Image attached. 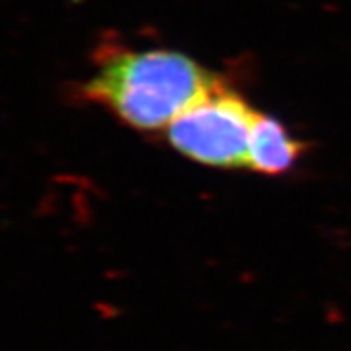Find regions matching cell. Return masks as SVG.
<instances>
[{"label":"cell","instance_id":"6da1fadb","mask_svg":"<svg viewBox=\"0 0 351 351\" xmlns=\"http://www.w3.org/2000/svg\"><path fill=\"white\" fill-rule=\"evenodd\" d=\"M97 70L84 84V100L145 132L168 129L219 79L173 50H130L104 45Z\"/></svg>","mask_w":351,"mask_h":351},{"label":"cell","instance_id":"7a4b0ae2","mask_svg":"<svg viewBox=\"0 0 351 351\" xmlns=\"http://www.w3.org/2000/svg\"><path fill=\"white\" fill-rule=\"evenodd\" d=\"M258 114L243 95L219 80L168 127L171 147L214 168H243Z\"/></svg>","mask_w":351,"mask_h":351},{"label":"cell","instance_id":"3957f363","mask_svg":"<svg viewBox=\"0 0 351 351\" xmlns=\"http://www.w3.org/2000/svg\"><path fill=\"white\" fill-rule=\"evenodd\" d=\"M305 150L307 145L293 138L285 125L271 116L258 114L250 138L246 166L257 173L276 177L291 171Z\"/></svg>","mask_w":351,"mask_h":351}]
</instances>
